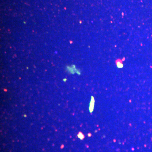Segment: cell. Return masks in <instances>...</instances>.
Here are the masks:
<instances>
[{
    "instance_id": "cell-1",
    "label": "cell",
    "mask_w": 152,
    "mask_h": 152,
    "mask_svg": "<svg viewBox=\"0 0 152 152\" xmlns=\"http://www.w3.org/2000/svg\"><path fill=\"white\" fill-rule=\"evenodd\" d=\"M116 65L118 68H122L123 66H124L122 61L121 60L118 59L116 60Z\"/></svg>"
}]
</instances>
